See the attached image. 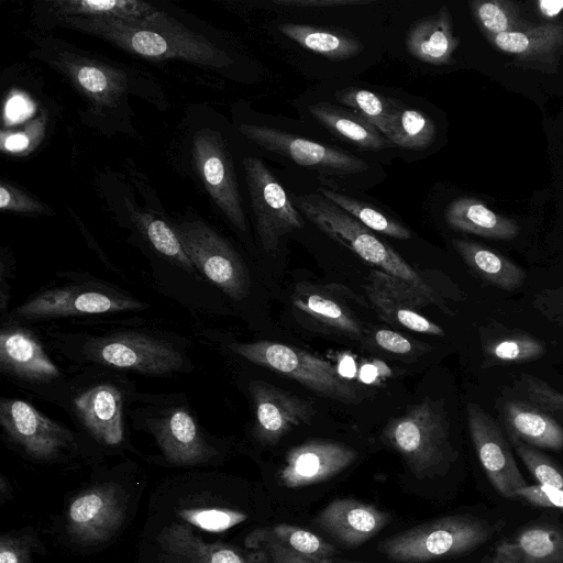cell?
<instances>
[{"label":"cell","instance_id":"1","mask_svg":"<svg viewBox=\"0 0 563 563\" xmlns=\"http://www.w3.org/2000/svg\"><path fill=\"white\" fill-rule=\"evenodd\" d=\"M64 24L148 58H181L213 67L232 62L225 52L162 11L142 20L66 16Z\"/></svg>","mask_w":563,"mask_h":563},{"label":"cell","instance_id":"2","mask_svg":"<svg viewBox=\"0 0 563 563\" xmlns=\"http://www.w3.org/2000/svg\"><path fill=\"white\" fill-rule=\"evenodd\" d=\"M294 205L329 238L357 254L366 263L405 280L442 311L453 314L441 295L399 254L372 230L321 194L296 196Z\"/></svg>","mask_w":563,"mask_h":563},{"label":"cell","instance_id":"3","mask_svg":"<svg viewBox=\"0 0 563 563\" xmlns=\"http://www.w3.org/2000/svg\"><path fill=\"white\" fill-rule=\"evenodd\" d=\"M383 441L398 452L418 479L445 474L456 457L449 440V419L443 401L429 397L391 418Z\"/></svg>","mask_w":563,"mask_h":563},{"label":"cell","instance_id":"4","mask_svg":"<svg viewBox=\"0 0 563 563\" xmlns=\"http://www.w3.org/2000/svg\"><path fill=\"white\" fill-rule=\"evenodd\" d=\"M497 529L474 516H445L388 537L379 542L378 550L394 562L426 563L475 550Z\"/></svg>","mask_w":563,"mask_h":563},{"label":"cell","instance_id":"5","mask_svg":"<svg viewBox=\"0 0 563 563\" xmlns=\"http://www.w3.org/2000/svg\"><path fill=\"white\" fill-rule=\"evenodd\" d=\"M230 349L256 365L297 380L321 397L351 405L363 398V389L343 378L331 363L297 346L263 340L232 343Z\"/></svg>","mask_w":563,"mask_h":563},{"label":"cell","instance_id":"6","mask_svg":"<svg viewBox=\"0 0 563 563\" xmlns=\"http://www.w3.org/2000/svg\"><path fill=\"white\" fill-rule=\"evenodd\" d=\"M173 229L188 257L210 282L233 300L249 295L247 267L228 240L197 219L183 221Z\"/></svg>","mask_w":563,"mask_h":563},{"label":"cell","instance_id":"7","mask_svg":"<svg viewBox=\"0 0 563 563\" xmlns=\"http://www.w3.org/2000/svg\"><path fill=\"white\" fill-rule=\"evenodd\" d=\"M243 167L261 244L265 252H276L284 235L302 228V218L262 159L244 157Z\"/></svg>","mask_w":563,"mask_h":563},{"label":"cell","instance_id":"8","mask_svg":"<svg viewBox=\"0 0 563 563\" xmlns=\"http://www.w3.org/2000/svg\"><path fill=\"white\" fill-rule=\"evenodd\" d=\"M85 356L96 363L163 376L184 366L183 355L168 342L139 332H117L90 338Z\"/></svg>","mask_w":563,"mask_h":563},{"label":"cell","instance_id":"9","mask_svg":"<svg viewBox=\"0 0 563 563\" xmlns=\"http://www.w3.org/2000/svg\"><path fill=\"white\" fill-rule=\"evenodd\" d=\"M147 307L145 302L101 285H71L45 290L13 310L18 318L41 320L99 314Z\"/></svg>","mask_w":563,"mask_h":563},{"label":"cell","instance_id":"10","mask_svg":"<svg viewBox=\"0 0 563 563\" xmlns=\"http://www.w3.org/2000/svg\"><path fill=\"white\" fill-rule=\"evenodd\" d=\"M195 168L212 200L239 230H246L242 198L228 145L221 134L203 129L192 140Z\"/></svg>","mask_w":563,"mask_h":563},{"label":"cell","instance_id":"11","mask_svg":"<svg viewBox=\"0 0 563 563\" xmlns=\"http://www.w3.org/2000/svg\"><path fill=\"white\" fill-rule=\"evenodd\" d=\"M354 297L335 284L299 283L290 296L294 313L309 328L353 340L364 338V325L350 305Z\"/></svg>","mask_w":563,"mask_h":563},{"label":"cell","instance_id":"12","mask_svg":"<svg viewBox=\"0 0 563 563\" xmlns=\"http://www.w3.org/2000/svg\"><path fill=\"white\" fill-rule=\"evenodd\" d=\"M240 132L253 144L282 155L300 166L330 175H352L368 164L340 148L310 141L285 131L256 124H241Z\"/></svg>","mask_w":563,"mask_h":563},{"label":"cell","instance_id":"13","mask_svg":"<svg viewBox=\"0 0 563 563\" xmlns=\"http://www.w3.org/2000/svg\"><path fill=\"white\" fill-rule=\"evenodd\" d=\"M467 424L478 461L493 487L505 498L527 484L498 423L477 404L466 407Z\"/></svg>","mask_w":563,"mask_h":563},{"label":"cell","instance_id":"14","mask_svg":"<svg viewBox=\"0 0 563 563\" xmlns=\"http://www.w3.org/2000/svg\"><path fill=\"white\" fill-rule=\"evenodd\" d=\"M366 295L382 320L395 328L443 336L444 330L419 310L433 302L415 287L374 268L365 287Z\"/></svg>","mask_w":563,"mask_h":563},{"label":"cell","instance_id":"15","mask_svg":"<svg viewBox=\"0 0 563 563\" xmlns=\"http://www.w3.org/2000/svg\"><path fill=\"white\" fill-rule=\"evenodd\" d=\"M0 423L31 456L52 460L74 444L73 433L21 399L0 401Z\"/></svg>","mask_w":563,"mask_h":563},{"label":"cell","instance_id":"16","mask_svg":"<svg viewBox=\"0 0 563 563\" xmlns=\"http://www.w3.org/2000/svg\"><path fill=\"white\" fill-rule=\"evenodd\" d=\"M254 405L253 437L264 445H275L292 428L309 424L317 413L312 401L265 380L249 384Z\"/></svg>","mask_w":563,"mask_h":563},{"label":"cell","instance_id":"17","mask_svg":"<svg viewBox=\"0 0 563 563\" xmlns=\"http://www.w3.org/2000/svg\"><path fill=\"white\" fill-rule=\"evenodd\" d=\"M124 511L122 493L115 485H95L71 499L66 515L67 531L79 543L103 542L118 532Z\"/></svg>","mask_w":563,"mask_h":563},{"label":"cell","instance_id":"18","mask_svg":"<svg viewBox=\"0 0 563 563\" xmlns=\"http://www.w3.org/2000/svg\"><path fill=\"white\" fill-rule=\"evenodd\" d=\"M356 456V451L344 443L311 440L287 452L278 479L287 488L316 485L340 474Z\"/></svg>","mask_w":563,"mask_h":563},{"label":"cell","instance_id":"19","mask_svg":"<svg viewBox=\"0 0 563 563\" xmlns=\"http://www.w3.org/2000/svg\"><path fill=\"white\" fill-rule=\"evenodd\" d=\"M316 523L344 547H358L390 521V516L374 505L339 498L329 503L316 517Z\"/></svg>","mask_w":563,"mask_h":563},{"label":"cell","instance_id":"20","mask_svg":"<svg viewBox=\"0 0 563 563\" xmlns=\"http://www.w3.org/2000/svg\"><path fill=\"white\" fill-rule=\"evenodd\" d=\"M148 428L173 464L195 465L214 454L191 415L183 408H174L159 419L148 421Z\"/></svg>","mask_w":563,"mask_h":563},{"label":"cell","instance_id":"21","mask_svg":"<svg viewBox=\"0 0 563 563\" xmlns=\"http://www.w3.org/2000/svg\"><path fill=\"white\" fill-rule=\"evenodd\" d=\"M0 369L30 382H48L59 376L40 341L27 330L7 328L0 334Z\"/></svg>","mask_w":563,"mask_h":563},{"label":"cell","instance_id":"22","mask_svg":"<svg viewBox=\"0 0 563 563\" xmlns=\"http://www.w3.org/2000/svg\"><path fill=\"white\" fill-rule=\"evenodd\" d=\"M489 563H563V530L533 525L499 541Z\"/></svg>","mask_w":563,"mask_h":563},{"label":"cell","instance_id":"23","mask_svg":"<svg viewBox=\"0 0 563 563\" xmlns=\"http://www.w3.org/2000/svg\"><path fill=\"white\" fill-rule=\"evenodd\" d=\"M74 405L79 419L96 440L106 445L121 443L122 394L115 386H95L79 395Z\"/></svg>","mask_w":563,"mask_h":563},{"label":"cell","instance_id":"24","mask_svg":"<svg viewBox=\"0 0 563 563\" xmlns=\"http://www.w3.org/2000/svg\"><path fill=\"white\" fill-rule=\"evenodd\" d=\"M162 548L183 563H260L261 554L245 553L230 544L208 543L196 536L188 525L173 523L159 536Z\"/></svg>","mask_w":563,"mask_h":563},{"label":"cell","instance_id":"25","mask_svg":"<svg viewBox=\"0 0 563 563\" xmlns=\"http://www.w3.org/2000/svg\"><path fill=\"white\" fill-rule=\"evenodd\" d=\"M407 52L420 62L442 66L454 63L460 41L453 33L452 18L443 5L434 14L416 21L405 38Z\"/></svg>","mask_w":563,"mask_h":563},{"label":"cell","instance_id":"26","mask_svg":"<svg viewBox=\"0 0 563 563\" xmlns=\"http://www.w3.org/2000/svg\"><path fill=\"white\" fill-rule=\"evenodd\" d=\"M499 411L508 437L533 448L563 449V426L550 415L520 399L504 400Z\"/></svg>","mask_w":563,"mask_h":563},{"label":"cell","instance_id":"27","mask_svg":"<svg viewBox=\"0 0 563 563\" xmlns=\"http://www.w3.org/2000/svg\"><path fill=\"white\" fill-rule=\"evenodd\" d=\"M486 37L498 51L520 60L550 62L563 49V23L528 24Z\"/></svg>","mask_w":563,"mask_h":563},{"label":"cell","instance_id":"28","mask_svg":"<svg viewBox=\"0 0 563 563\" xmlns=\"http://www.w3.org/2000/svg\"><path fill=\"white\" fill-rule=\"evenodd\" d=\"M445 221L453 230L493 240H512L520 230L516 221L471 197L451 201L445 210Z\"/></svg>","mask_w":563,"mask_h":563},{"label":"cell","instance_id":"29","mask_svg":"<svg viewBox=\"0 0 563 563\" xmlns=\"http://www.w3.org/2000/svg\"><path fill=\"white\" fill-rule=\"evenodd\" d=\"M452 244L473 274L487 284L506 291L523 285L525 271L499 252L470 240L456 239Z\"/></svg>","mask_w":563,"mask_h":563},{"label":"cell","instance_id":"30","mask_svg":"<svg viewBox=\"0 0 563 563\" xmlns=\"http://www.w3.org/2000/svg\"><path fill=\"white\" fill-rule=\"evenodd\" d=\"M310 113L333 134L366 151H380L391 142L361 114L328 102L309 106Z\"/></svg>","mask_w":563,"mask_h":563},{"label":"cell","instance_id":"31","mask_svg":"<svg viewBox=\"0 0 563 563\" xmlns=\"http://www.w3.org/2000/svg\"><path fill=\"white\" fill-rule=\"evenodd\" d=\"M484 366L511 365L540 358L545 345L521 330L488 328L482 331Z\"/></svg>","mask_w":563,"mask_h":563},{"label":"cell","instance_id":"32","mask_svg":"<svg viewBox=\"0 0 563 563\" xmlns=\"http://www.w3.org/2000/svg\"><path fill=\"white\" fill-rule=\"evenodd\" d=\"M277 27L301 47L330 59H347L363 51L358 38L334 27L298 23H282Z\"/></svg>","mask_w":563,"mask_h":563},{"label":"cell","instance_id":"33","mask_svg":"<svg viewBox=\"0 0 563 563\" xmlns=\"http://www.w3.org/2000/svg\"><path fill=\"white\" fill-rule=\"evenodd\" d=\"M53 7L63 18L142 20L159 11L137 0H58Z\"/></svg>","mask_w":563,"mask_h":563},{"label":"cell","instance_id":"34","mask_svg":"<svg viewBox=\"0 0 563 563\" xmlns=\"http://www.w3.org/2000/svg\"><path fill=\"white\" fill-rule=\"evenodd\" d=\"M435 131V124L428 115L396 99L387 135L391 144L422 150L433 142Z\"/></svg>","mask_w":563,"mask_h":563},{"label":"cell","instance_id":"35","mask_svg":"<svg viewBox=\"0 0 563 563\" xmlns=\"http://www.w3.org/2000/svg\"><path fill=\"white\" fill-rule=\"evenodd\" d=\"M255 539L269 540L306 556L333 558L336 550L321 537L297 526L279 523L254 530L249 534Z\"/></svg>","mask_w":563,"mask_h":563},{"label":"cell","instance_id":"36","mask_svg":"<svg viewBox=\"0 0 563 563\" xmlns=\"http://www.w3.org/2000/svg\"><path fill=\"white\" fill-rule=\"evenodd\" d=\"M319 191L372 231L399 240H408L411 236L406 227L361 200L330 188L320 187Z\"/></svg>","mask_w":563,"mask_h":563},{"label":"cell","instance_id":"37","mask_svg":"<svg viewBox=\"0 0 563 563\" xmlns=\"http://www.w3.org/2000/svg\"><path fill=\"white\" fill-rule=\"evenodd\" d=\"M335 98L367 119L387 137L396 99L354 87L336 91Z\"/></svg>","mask_w":563,"mask_h":563},{"label":"cell","instance_id":"38","mask_svg":"<svg viewBox=\"0 0 563 563\" xmlns=\"http://www.w3.org/2000/svg\"><path fill=\"white\" fill-rule=\"evenodd\" d=\"M474 20L486 36L519 30L523 23L519 8L507 0H474L470 2Z\"/></svg>","mask_w":563,"mask_h":563},{"label":"cell","instance_id":"39","mask_svg":"<svg viewBox=\"0 0 563 563\" xmlns=\"http://www.w3.org/2000/svg\"><path fill=\"white\" fill-rule=\"evenodd\" d=\"M68 69L80 88L99 102H112L122 91V75L95 63H68Z\"/></svg>","mask_w":563,"mask_h":563},{"label":"cell","instance_id":"40","mask_svg":"<svg viewBox=\"0 0 563 563\" xmlns=\"http://www.w3.org/2000/svg\"><path fill=\"white\" fill-rule=\"evenodd\" d=\"M137 222L157 252L183 269L189 273L195 272L196 266L186 254L173 228L146 213H139Z\"/></svg>","mask_w":563,"mask_h":563},{"label":"cell","instance_id":"41","mask_svg":"<svg viewBox=\"0 0 563 563\" xmlns=\"http://www.w3.org/2000/svg\"><path fill=\"white\" fill-rule=\"evenodd\" d=\"M522 401L542 410L554 419L563 420V394L545 382L529 374H522L515 385Z\"/></svg>","mask_w":563,"mask_h":563},{"label":"cell","instance_id":"42","mask_svg":"<svg viewBox=\"0 0 563 563\" xmlns=\"http://www.w3.org/2000/svg\"><path fill=\"white\" fill-rule=\"evenodd\" d=\"M509 441L530 474L540 485L563 489V468L537 448L508 437Z\"/></svg>","mask_w":563,"mask_h":563},{"label":"cell","instance_id":"43","mask_svg":"<svg viewBox=\"0 0 563 563\" xmlns=\"http://www.w3.org/2000/svg\"><path fill=\"white\" fill-rule=\"evenodd\" d=\"M189 525L206 531L222 532L244 520L247 516L239 510L221 507H192L179 510Z\"/></svg>","mask_w":563,"mask_h":563},{"label":"cell","instance_id":"44","mask_svg":"<svg viewBox=\"0 0 563 563\" xmlns=\"http://www.w3.org/2000/svg\"><path fill=\"white\" fill-rule=\"evenodd\" d=\"M245 544L247 548L257 551L263 561H267L268 563H362L333 558L306 556L298 554L279 543L269 540L255 539L250 536H247Z\"/></svg>","mask_w":563,"mask_h":563},{"label":"cell","instance_id":"45","mask_svg":"<svg viewBox=\"0 0 563 563\" xmlns=\"http://www.w3.org/2000/svg\"><path fill=\"white\" fill-rule=\"evenodd\" d=\"M36 539L29 533H3L0 538V563H31Z\"/></svg>","mask_w":563,"mask_h":563},{"label":"cell","instance_id":"46","mask_svg":"<svg viewBox=\"0 0 563 563\" xmlns=\"http://www.w3.org/2000/svg\"><path fill=\"white\" fill-rule=\"evenodd\" d=\"M0 208L3 211L25 212V213H52L47 206L33 199L11 185L1 183L0 186Z\"/></svg>","mask_w":563,"mask_h":563},{"label":"cell","instance_id":"47","mask_svg":"<svg viewBox=\"0 0 563 563\" xmlns=\"http://www.w3.org/2000/svg\"><path fill=\"white\" fill-rule=\"evenodd\" d=\"M532 305L545 319L563 327V284L540 290Z\"/></svg>","mask_w":563,"mask_h":563},{"label":"cell","instance_id":"48","mask_svg":"<svg viewBox=\"0 0 563 563\" xmlns=\"http://www.w3.org/2000/svg\"><path fill=\"white\" fill-rule=\"evenodd\" d=\"M516 498H520L533 506L563 511V489L540 484L526 485L516 492Z\"/></svg>","mask_w":563,"mask_h":563},{"label":"cell","instance_id":"49","mask_svg":"<svg viewBox=\"0 0 563 563\" xmlns=\"http://www.w3.org/2000/svg\"><path fill=\"white\" fill-rule=\"evenodd\" d=\"M373 341L379 349L399 355H406L413 351L411 341L398 332L379 329L373 333Z\"/></svg>","mask_w":563,"mask_h":563},{"label":"cell","instance_id":"50","mask_svg":"<svg viewBox=\"0 0 563 563\" xmlns=\"http://www.w3.org/2000/svg\"><path fill=\"white\" fill-rule=\"evenodd\" d=\"M373 0H274V3L297 8H333L344 5H364Z\"/></svg>","mask_w":563,"mask_h":563},{"label":"cell","instance_id":"51","mask_svg":"<svg viewBox=\"0 0 563 563\" xmlns=\"http://www.w3.org/2000/svg\"><path fill=\"white\" fill-rule=\"evenodd\" d=\"M538 11L544 16L549 19L556 18L563 11V0L559 1H548L540 0L536 2Z\"/></svg>","mask_w":563,"mask_h":563},{"label":"cell","instance_id":"52","mask_svg":"<svg viewBox=\"0 0 563 563\" xmlns=\"http://www.w3.org/2000/svg\"><path fill=\"white\" fill-rule=\"evenodd\" d=\"M8 147L12 151L25 147L26 139L22 135H12L7 141Z\"/></svg>","mask_w":563,"mask_h":563},{"label":"cell","instance_id":"53","mask_svg":"<svg viewBox=\"0 0 563 563\" xmlns=\"http://www.w3.org/2000/svg\"><path fill=\"white\" fill-rule=\"evenodd\" d=\"M11 486L8 483L7 478L1 475L0 477V501L3 504L11 496Z\"/></svg>","mask_w":563,"mask_h":563},{"label":"cell","instance_id":"54","mask_svg":"<svg viewBox=\"0 0 563 563\" xmlns=\"http://www.w3.org/2000/svg\"><path fill=\"white\" fill-rule=\"evenodd\" d=\"M10 115H23L25 111V102L21 99L14 98L10 103Z\"/></svg>","mask_w":563,"mask_h":563},{"label":"cell","instance_id":"55","mask_svg":"<svg viewBox=\"0 0 563 563\" xmlns=\"http://www.w3.org/2000/svg\"><path fill=\"white\" fill-rule=\"evenodd\" d=\"M486 563H489V562H486Z\"/></svg>","mask_w":563,"mask_h":563}]
</instances>
